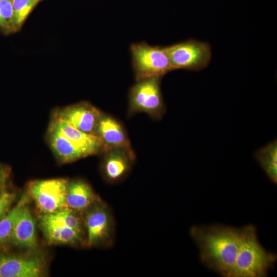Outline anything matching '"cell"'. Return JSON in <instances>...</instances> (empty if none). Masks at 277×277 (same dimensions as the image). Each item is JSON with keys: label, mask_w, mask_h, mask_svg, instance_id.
I'll return each instance as SVG.
<instances>
[{"label": "cell", "mask_w": 277, "mask_h": 277, "mask_svg": "<svg viewBox=\"0 0 277 277\" xmlns=\"http://www.w3.org/2000/svg\"><path fill=\"white\" fill-rule=\"evenodd\" d=\"M10 242L24 248L34 249L37 246L35 221L27 204L17 217Z\"/></svg>", "instance_id": "obj_14"}, {"label": "cell", "mask_w": 277, "mask_h": 277, "mask_svg": "<svg viewBox=\"0 0 277 277\" xmlns=\"http://www.w3.org/2000/svg\"><path fill=\"white\" fill-rule=\"evenodd\" d=\"M57 220L86 237L83 214L68 207L51 213Z\"/></svg>", "instance_id": "obj_19"}, {"label": "cell", "mask_w": 277, "mask_h": 277, "mask_svg": "<svg viewBox=\"0 0 277 277\" xmlns=\"http://www.w3.org/2000/svg\"><path fill=\"white\" fill-rule=\"evenodd\" d=\"M103 153L101 168L105 180L109 183H115L124 179L130 172L135 159L131 148H109Z\"/></svg>", "instance_id": "obj_10"}, {"label": "cell", "mask_w": 277, "mask_h": 277, "mask_svg": "<svg viewBox=\"0 0 277 277\" xmlns=\"http://www.w3.org/2000/svg\"><path fill=\"white\" fill-rule=\"evenodd\" d=\"M162 77L136 81L129 92V114L144 112L155 119L161 118L165 105L161 89Z\"/></svg>", "instance_id": "obj_5"}, {"label": "cell", "mask_w": 277, "mask_h": 277, "mask_svg": "<svg viewBox=\"0 0 277 277\" xmlns=\"http://www.w3.org/2000/svg\"><path fill=\"white\" fill-rule=\"evenodd\" d=\"M102 114V112L93 105L81 102L58 110L55 118L85 133L96 135V128Z\"/></svg>", "instance_id": "obj_9"}, {"label": "cell", "mask_w": 277, "mask_h": 277, "mask_svg": "<svg viewBox=\"0 0 277 277\" xmlns=\"http://www.w3.org/2000/svg\"><path fill=\"white\" fill-rule=\"evenodd\" d=\"M69 182L62 179L37 180L30 183L28 190L40 210L44 213H52L67 207Z\"/></svg>", "instance_id": "obj_7"}, {"label": "cell", "mask_w": 277, "mask_h": 277, "mask_svg": "<svg viewBox=\"0 0 277 277\" xmlns=\"http://www.w3.org/2000/svg\"><path fill=\"white\" fill-rule=\"evenodd\" d=\"M97 136L106 149L109 148H131L126 132L115 118L102 113L96 128Z\"/></svg>", "instance_id": "obj_13"}, {"label": "cell", "mask_w": 277, "mask_h": 277, "mask_svg": "<svg viewBox=\"0 0 277 277\" xmlns=\"http://www.w3.org/2000/svg\"><path fill=\"white\" fill-rule=\"evenodd\" d=\"M190 233L199 249L201 262L223 276L231 277L239 248L240 228L194 225Z\"/></svg>", "instance_id": "obj_1"}, {"label": "cell", "mask_w": 277, "mask_h": 277, "mask_svg": "<svg viewBox=\"0 0 277 277\" xmlns=\"http://www.w3.org/2000/svg\"><path fill=\"white\" fill-rule=\"evenodd\" d=\"M50 126L59 131L77 147L85 156L103 153L106 150L97 136L85 133L66 122L54 118Z\"/></svg>", "instance_id": "obj_12"}, {"label": "cell", "mask_w": 277, "mask_h": 277, "mask_svg": "<svg viewBox=\"0 0 277 277\" xmlns=\"http://www.w3.org/2000/svg\"><path fill=\"white\" fill-rule=\"evenodd\" d=\"M130 52L136 81L153 76L162 77L173 70L165 47L144 42L134 43L130 46Z\"/></svg>", "instance_id": "obj_4"}, {"label": "cell", "mask_w": 277, "mask_h": 277, "mask_svg": "<svg viewBox=\"0 0 277 277\" xmlns=\"http://www.w3.org/2000/svg\"><path fill=\"white\" fill-rule=\"evenodd\" d=\"M240 230L239 248L231 277L266 276L274 267L276 255L260 244L254 226L246 225Z\"/></svg>", "instance_id": "obj_2"}, {"label": "cell", "mask_w": 277, "mask_h": 277, "mask_svg": "<svg viewBox=\"0 0 277 277\" xmlns=\"http://www.w3.org/2000/svg\"><path fill=\"white\" fill-rule=\"evenodd\" d=\"M88 247L113 246L115 234L114 218L110 207L101 199L83 213Z\"/></svg>", "instance_id": "obj_3"}, {"label": "cell", "mask_w": 277, "mask_h": 277, "mask_svg": "<svg viewBox=\"0 0 277 277\" xmlns=\"http://www.w3.org/2000/svg\"><path fill=\"white\" fill-rule=\"evenodd\" d=\"M40 225L47 240L51 244H85V235L65 226L51 213H43L41 216Z\"/></svg>", "instance_id": "obj_11"}, {"label": "cell", "mask_w": 277, "mask_h": 277, "mask_svg": "<svg viewBox=\"0 0 277 277\" xmlns=\"http://www.w3.org/2000/svg\"><path fill=\"white\" fill-rule=\"evenodd\" d=\"M0 29L6 34L18 31L15 22L12 0H0Z\"/></svg>", "instance_id": "obj_20"}, {"label": "cell", "mask_w": 277, "mask_h": 277, "mask_svg": "<svg viewBox=\"0 0 277 277\" xmlns=\"http://www.w3.org/2000/svg\"><path fill=\"white\" fill-rule=\"evenodd\" d=\"M173 70L197 71L206 68L211 58L209 45L188 40L165 47Z\"/></svg>", "instance_id": "obj_6"}, {"label": "cell", "mask_w": 277, "mask_h": 277, "mask_svg": "<svg viewBox=\"0 0 277 277\" xmlns=\"http://www.w3.org/2000/svg\"><path fill=\"white\" fill-rule=\"evenodd\" d=\"M38 254L17 255L0 251V277H37L44 271Z\"/></svg>", "instance_id": "obj_8"}, {"label": "cell", "mask_w": 277, "mask_h": 277, "mask_svg": "<svg viewBox=\"0 0 277 277\" xmlns=\"http://www.w3.org/2000/svg\"><path fill=\"white\" fill-rule=\"evenodd\" d=\"M99 199L84 181L75 180L69 182L66 198L67 207L83 213Z\"/></svg>", "instance_id": "obj_15"}, {"label": "cell", "mask_w": 277, "mask_h": 277, "mask_svg": "<svg viewBox=\"0 0 277 277\" xmlns=\"http://www.w3.org/2000/svg\"><path fill=\"white\" fill-rule=\"evenodd\" d=\"M42 0H12L15 24L18 31L35 6Z\"/></svg>", "instance_id": "obj_21"}, {"label": "cell", "mask_w": 277, "mask_h": 277, "mask_svg": "<svg viewBox=\"0 0 277 277\" xmlns=\"http://www.w3.org/2000/svg\"><path fill=\"white\" fill-rule=\"evenodd\" d=\"M255 157L268 178L274 183L277 182V142L269 143L255 153Z\"/></svg>", "instance_id": "obj_17"}, {"label": "cell", "mask_w": 277, "mask_h": 277, "mask_svg": "<svg viewBox=\"0 0 277 277\" xmlns=\"http://www.w3.org/2000/svg\"><path fill=\"white\" fill-rule=\"evenodd\" d=\"M28 202V196L23 195L15 207L0 220V245L10 242L17 217Z\"/></svg>", "instance_id": "obj_18"}, {"label": "cell", "mask_w": 277, "mask_h": 277, "mask_svg": "<svg viewBox=\"0 0 277 277\" xmlns=\"http://www.w3.org/2000/svg\"><path fill=\"white\" fill-rule=\"evenodd\" d=\"M7 177V170L5 168L0 166V193L3 191V190L5 185Z\"/></svg>", "instance_id": "obj_23"}, {"label": "cell", "mask_w": 277, "mask_h": 277, "mask_svg": "<svg viewBox=\"0 0 277 277\" xmlns=\"http://www.w3.org/2000/svg\"><path fill=\"white\" fill-rule=\"evenodd\" d=\"M15 198V194L14 193L3 191L0 193V220L9 212Z\"/></svg>", "instance_id": "obj_22"}, {"label": "cell", "mask_w": 277, "mask_h": 277, "mask_svg": "<svg viewBox=\"0 0 277 277\" xmlns=\"http://www.w3.org/2000/svg\"><path fill=\"white\" fill-rule=\"evenodd\" d=\"M49 138L53 151L61 161L70 162L85 157L77 147L51 126L50 127Z\"/></svg>", "instance_id": "obj_16"}]
</instances>
